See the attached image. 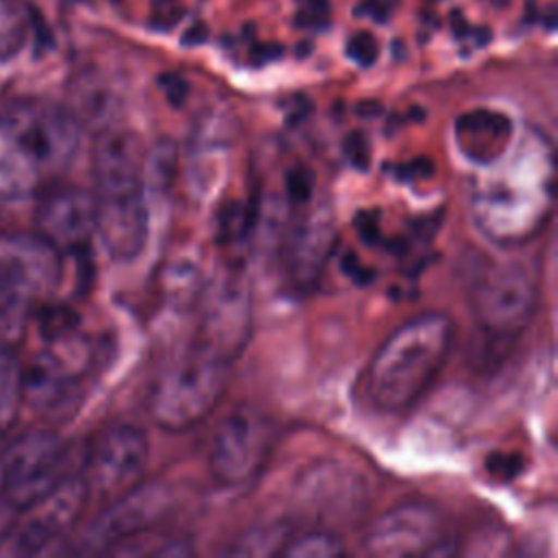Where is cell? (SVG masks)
I'll list each match as a JSON object with an SVG mask.
<instances>
[{"mask_svg":"<svg viewBox=\"0 0 558 558\" xmlns=\"http://www.w3.org/2000/svg\"><path fill=\"white\" fill-rule=\"evenodd\" d=\"M22 390V373L7 349H0V421H7Z\"/></svg>","mask_w":558,"mask_h":558,"instance_id":"obj_25","label":"cell"},{"mask_svg":"<svg viewBox=\"0 0 558 558\" xmlns=\"http://www.w3.org/2000/svg\"><path fill=\"white\" fill-rule=\"evenodd\" d=\"M445 538L442 517L425 501H403L375 517L364 534V547L373 556L403 558L429 556Z\"/></svg>","mask_w":558,"mask_h":558,"instance_id":"obj_11","label":"cell"},{"mask_svg":"<svg viewBox=\"0 0 558 558\" xmlns=\"http://www.w3.org/2000/svg\"><path fill=\"white\" fill-rule=\"evenodd\" d=\"M96 194L83 187L46 192L37 209L39 235L54 248H78L96 235Z\"/></svg>","mask_w":558,"mask_h":558,"instance_id":"obj_16","label":"cell"},{"mask_svg":"<svg viewBox=\"0 0 558 558\" xmlns=\"http://www.w3.org/2000/svg\"><path fill=\"white\" fill-rule=\"evenodd\" d=\"M148 464V438L142 427L116 425L94 445L83 475L89 490L113 499L140 484Z\"/></svg>","mask_w":558,"mask_h":558,"instance_id":"obj_14","label":"cell"},{"mask_svg":"<svg viewBox=\"0 0 558 558\" xmlns=\"http://www.w3.org/2000/svg\"><path fill=\"white\" fill-rule=\"evenodd\" d=\"M251 209L244 207V205H229L227 211L222 214L220 218V240H238L242 235H246V231L251 229L253 225V218H251Z\"/></svg>","mask_w":558,"mask_h":558,"instance_id":"obj_27","label":"cell"},{"mask_svg":"<svg viewBox=\"0 0 558 558\" xmlns=\"http://www.w3.org/2000/svg\"><path fill=\"white\" fill-rule=\"evenodd\" d=\"M229 366L194 347L166 366L148 392V414L163 432H185L203 423L222 401Z\"/></svg>","mask_w":558,"mask_h":558,"instance_id":"obj_4","label":"cell"},{"mask_svg":"<svg viewBox=\"0 0 558 558\" xmlns=\"http://www.w3.org/2000/svg\"><path fill=\"white\" fill-rule=\"evenodd\" d=\"M15 504L4 495V497H0V543H2V538L7 536V532H9V527L13 525V519H15Z\"/></svg>","mask_w":558,"mask_h":558,"instance_id":"obj_32","label":"cell"},{"mask_svg":"<svg viewBox=\"0 0 558 558\" xmlns=\"http://www.w3.org/2000/svg\"><path fill=\"white\" fill-rule=\"evenodd\" d=\"M314 183L307 170H294L288 174V194L296 205H305L312 198Z\"/></svg>","mask_w":558,"mask_h":558,"instance_id":"obj_30","label":"cell"},{"mask_svg":"<svg viewBox=\"0 0 558 558\" xmlns=\"http://www.w3.org/2000/svg\"><path fill=\"white\" fill-rule=\"evenodd\" d=\"M347 155H349V159L353 161V166L355 168H360V170H364V168H368V142H366V137L362 135V133H353L351 137H347Z\"/></svg>","mask_w":558,"mask_h":558,"instance_id":"obj_31","label":"cell"},{"mask_svg":"<svg viewBox=\"0 0 558 558\" xmlns=\"http://www.w3.org/2000/svg\"><path fill=\"white\" fill-rule=\"evenodd\" d=\"M201 314L192 347L231 364L253 329V292L242 270L229 268L201 294Z\"/></svg>","mask_w":558,"mask_h":558,"instance_id":"obj_7","label":"cell"},{"mask_svg":"<svg viewBox=\"0 0 558 558\" xmlns=\"http://www.w3.org/2000/svg\"><path fill=\"white\" fill-rule=\"evenodd\" d=\"M170 83L166 85V92H168V98H170V102H174V105H181L183 100H185V94H187V85L179 78V76H170L168 78Z\"/></svg>","mask_w":558,"mask_h":558,"instance_id":"obj_33","label":"cell"},{"mask_svg":"<svg viewBox=\"0 0 558 558\" xmlns=\"http://www.w3.org/2000/svg\"><path fill=\"white\" fill-rule=\"evenodd\" d=\"M294 499L303 514L333 530L336 523H351L364 514L371 484L362 469L338 458H320L296 477Z\"/></svg>","mask_w":558,"mask_h":558,"instance_id":"obj_8","label":"cell"},{"mask_svg":"<svg viewBox=\"0 0 558 558\" xmlns=\"http://www.w3.org/2000/svg\"><path fill=\"white\" fill-rule=\"evenodd\" d=\"M538 299V272L523 259L488 266L473 283L469 296L477 325L495 336L521 333L534 318Z\"/></svg>","mask_w":558,"mask_h":558,"instance_id":"obj_6","label":"cell"},{"mask_svg":"<svg viewBox=\"0 0 558 558\" xmlns=\"http://www.w3.org/2000/svg\"><path fill=\"white\" fill-rule=\"evenodd\" d=\"M4 486V466H2V462H0V488Z\"/></svg>","mask_w":558,"mask_h":558,"instance_id":"obj_34","label":"cell"},{"mask_svg":"<svg viewBox=\"0 0 558 558\" xmlns=\"http://www.w3.org/2000/svg\"><path fill=\"white\" fill-rule=\"evenodd\" d=\"M205 290L203 277L194 266H174L166 279V292L174 305H194Z\"/></svg>","mask_w":558,"mask_h":558,"instance_id":"obj_24","label":"cell"},{"mask_svg":"<svg viewBox=\"0 0 558 558\" xmlns=\"http://www.w3.org/2000/svg\"><path fill=\"white\" fill-rule=\"evenodd\" d=\"M290 538V525L283 521L257 523L233 538L227 554L231 556H279Z\"/></svg>","mask_w":558,"mask_h":558,"instance_id":"obj_20","label":"cell"},{"mask_svg":"<svg viewBox=\"0 0 558 558\" xmlns=\"http://www.w3.org/2000/svg\"><path fill=\"white\" fill-rule=\"evenodd\" d=\"M4 466L7 497L17 506L26 508L65 475L68 451L54 434H28L13 442L0 453Z\"/></svg>","mask_w":558,"mask_h":558,"instance_id":"obj_13","label":"cell"},{"mask_svg":"<svg viewBox=\"0 0 558 558\" xmlns=\"http://www.w3.org/2000/svg\"><path fill=\"white\" fill-rule=\"evenodd\" d=\"M305 205L286 238L281 255L288 283L303 294L318 283L338 242L336 216L329 201L320 198L312 203L310 198Z\"/></svg>","mask_w":558,"mask_h":558,"instance_id":"obj_12","label":"cell"},{"mask_svg":"<svg viewBox=\"0 0 558 558\" xmlns=\"http://www.w3.org/2000/svg\"><path fill=\"white\" fill-rule=\"evenodd\" d=\"M456 325L445 312H423L399 325L373 353L364 390L386 412L414 405L445 368Z\"/></svg>","mask_w":558,"mask_h":558,"instance_id":"obj_3","label":"cell"},{"mask_svg":"<svg viewBox=\"0 0 558 558\" xmlns=\"http://www.w3.org/2000/svg\"><path fill=\"white\" fill-rule=\"evenodd\" d=\"M174 508V495L170 486L159 482H140L94 519L85 534V547L102 549L107 545L124 543L133 536H142L157 527Z\"/></svg>","mask_w":558,"mask_h":558,"instance_id":"obj_10","label":"cell"},{"mask_svg":"<svg viewBox=\"0 0 558 558\" xmlns=\"http://www.w3.org/2000/svg\"><path fill=\"white\" fill-rule=\"evenodd\" d=\"M523 469V460L517 453H495L486 460V473L499 480H512Z\"/></svg>","mask_w":558,"mask_h":558,"instance_id":"obj_29","label":"cell"},{"mask_svg":"<svg viewBox=\"0 0 558 558\" xmlns=\"http://www.w3.org/2000/svg\"><path fill=\"white\" fill-rule=\"evenodd\" d=\"M174 161H177L174 146L168 142H161L144 159V181L148 179L153 185L170 183L174 174Z\"/></svg>","mask_w":558,"mask_h":558,"instance_id":"obj_26","label":"cell"},{"mask_svg":"<svg viewBox=\"0 0 558 558\" xmlns=\"http://www.w3.org/2000/svg\"><path fill=\"white\" fill-rule=\"evenodd\" d=\"M96 235L107 253L118 262L135 259L148 238V209L144 192L129 196L98 198Z\"/></svg>","mask_w":558,"mask_h":558,"instance_id":"obj_17","label":"cell"},{"mask_svg":"<svg viewBox=\"0 0 558 558\" xmlns=\"http://www.w3.org/2000/svg\"><path fill=\"white\" fill-rule=\"evenodd\" d=\"M471 185V214L493 242L514 246L543 231L554 209L556 161L549 140L530 129Z\"/></svg>","mask_w":558,"mask_h":558,"instance_id":"obj_1","label":"cell"},{"mask_svg":"<svg viewBox=\"0 0 558 558\" xmlns=\"http://www.w3.org/2000/svg\"><path fill=\"white\" fill-rule=\"evenodd\" d=\"M144 159L140 137L122 129L98 131L92 150L96 196H129L144 192Z\"/></svg>","mask_w":558,"mask_h":558,"instance_id":"obj_15","label":"cell"},{"mask_svg":"<svg viewBox=\"0 0 558 558\" xmlns=\"http://www.w3.org/2000/svg\"><path fill=\"white\" fill-rule=\"evenodd\" d=\"M81 124L68 107L22 100L0 113V196L26 198L52 185L72 163Z\"/></svg>","mask_w":558,"mask_h":558,"instance_id":"obj_2","label":"cell"},{"mask_svg":"<svg viewBox=\"0 0 558 558\" xmlns=\"http://www.w3.org/2000/svg\"><path fill=\"white\" fill-rule=\"evenodd\" d=\"M453 135L460 153L484 166L495 161L510 146L512 124L508 116L499 111L473 109L456 120Z\"/></svg>","mask_w":558,"mask_h":558,"instance_id":"obj_18","label":"cell"},{"mask_svg":"<svg viewBox=\"0 0 558 558\" xmlns=\"http://www.w3.org/2000/svg\"><path fill=\"white\" fill-rule=\"evenodd\" d=\"M28 299L31 294L0 270V349H7V344L20 336Z\"/></svg>","mask_w":558,"mask_h":558,"instance_id":"obj_21","label":"cell"},{"mask_svg":"<svg viewBox=\"0 0 558 558\" xmlns=\"http://www.w3.org/2000/svg\"><path fill=\"white\" fill-rule=\"evenodd\" d=\"M68 109L74 113L81 126L105 131L109 129V122L113 118L116 98L102 81L94 76H83L72 89V105Z\"/></svg>","mask_w":558,"mask_h":558,"instance_id":"obj_19","label":"cell"},{"mask_svg":"<svg viewBox=\"0 0 558 558\" xmlns=\"http://www.w3.org/2000/svg\"><path fill=\"white\" fill-rule=\"evenodd\" d=\"M347 54L357 63V65H373V61L379 54L377 41L375 37H371L368 33H355L349 41H347Z\"/></svg>","mask_w":558,"mask_h":558,"instance_id":"obj_28","label":"cell"},{"mask_svg":"<svg viewBox=\"0 0 558 558\" xmlns=\"http://www.w3.org/2000/svg\"><path fill=\"white\" fill-rule=\"evenodd\" d=\"M279 440L277 423L255 405L235 408L214 432L209 473L227 488L251 484L270 460Z\"/></svg>","mask_w":558,"mask_h":558,"instance_id":"obj_5","label":"cell"},{"mask_svg":"<svg viewBox=\"0 0 558 558\" xmlns=\"http://www.w3.org/2000/svg\"><path fill=\"white\" fill-rule=\"evenodd\" d=\"M89 497L83 475H65L59 484L26 506V519L11 525L0 554L33 556L61 538L81 517Z\"/></svg>","mask_w":558,"mask_h":558,"instance_id":"obj_9","label":"cell"},{"mask_svg":"<svg viewBox=\"0 0 558 558\" xmlns=\"http://www.w3.org/2000/svg\"><path fill=\"white\" fill-rule=\"evenodd\" d=\"M31 35V17L17 0H0V65L15 59Z\"/></svg>","mask_w":558,"mask_h":558,"instance_id":"obj_22","label":"cell"},{"mask_svg":"<svg viewBox=\"0 0 558 558\" xmlns=\"http://www.w3.org/2000/svg\"><path fill=\"white\" fill-rule=\"evenodd\" d=\"M347 551L342 536L331 527H316L288 538L279 556L288 558H336Z\"/></svg>","mask_w":558,"mask_h":558,"instance_id":"obj_23","label":"cell"}]
</instances>
